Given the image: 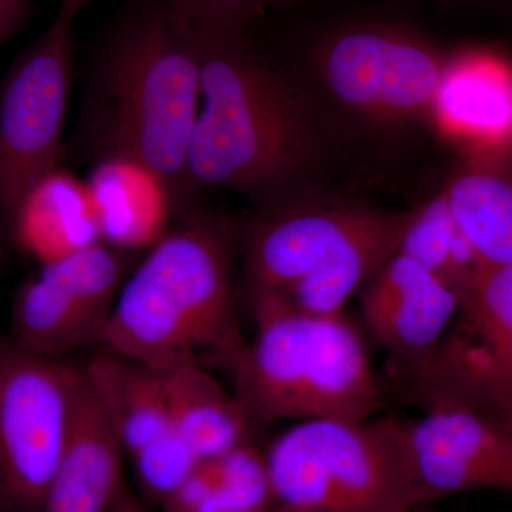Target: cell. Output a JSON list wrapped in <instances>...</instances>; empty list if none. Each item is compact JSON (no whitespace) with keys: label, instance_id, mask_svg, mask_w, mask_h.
<instances>
[{"label":"cell","instance_id":"1","mask_svg":"<svg viewBox=\"0 0 512 512\" xmlns=\"http://www.w3.org/2000/svg\"><path fill=\"white\" fill-rule=\"evenodd\" d=\"M192 28L202 106L185 171L190 197L231 191L255 207L320 190L336 140L298 73L247 35Z\"/></svg>","mask_w":512,"mask_h":512},{"label":"cell","instance_id":"2","mask_svg":"<svg viewBox=\"0 0 512 512\" xmlns=\"http://www.w3.org/2000/svg\"><path fill=\"white\" fill-rule=\"evenodd\" d=\"M201 103L197 36L171 0H140L104 39L86 77L76 150L150 175L181 212Z\"/></svg>","mask_w":512,"mask_h":512},{"label":"cell","instance_id":"3","mask_svg":"<svg viewBox=\"0 0 512 512\" xmlns=\"http://www.w3.org/2000/svg\"><path fill=\"white\" fill-rule=\"evenodd\" d=\"M237 227L192 205L121 286L103 345L153 369L231 372L248 340L235 281Z\"/></svg>","mask_w":512,"mask_h":512},{"label":"cell","instance_id":"4","mask_svg":"<svg viewBox=\"0 0 512 512\" xmlns=\"http://www.w3.org/2000/svg\"><path fill=\"white\" fill-rule=\"evenodd\" d=\"M410 217L320 190L255 205L235 222L249 308L342 313L396 254Z\"/></svg>","mask_w":512,"mask_h":512},{"label":"cell","instance_id":"5","mask_svg":"<svg viewBox=\"0 0 512 512\" xmlns=\"http://www.w3.org/2000/svg\"><path fill=\"white\" fill-rule=\"evenodd\" d=\"M256 333L234 369V396L255 436L284 419H372L384 402L359 330L342 313L252 306Z\"/></svg>","mask_w":512,"mask_h":512},{"label":"cell","instance_id":"6","mask_svg":"<svg viewBox=\"0 0 512 512\" xmlns=\"http://www.w3.org/2000/svg\"><path fill=\"white\" fill-rule=\"evenodd\" d=\"M448 59L419 33L345 23L309 50L301 77L335 140L393 141L433 120Z\"/></svg>","mask_w":512,"mask_h":512},{"label":"cell","instance_id":"7","mask_svg":"<svg viewBox=\"0 0 512 512\" xmlns=\"http://www.w3.org/2000/svg\"><path fill=\"white\" fill-rule=\"evenodd\" d=\"M272 512H412L420 505L410 423L305 420L265 451Z\"/></svg>","mask_w":512,"mask_h":512},{"label":"cell","instance_id":"8","mask_svg":"<svg viewBox=\"0 0 512 512\" xmlns=\"http://www.w3.org/2000/svg\"><path fill=\"white\" fill-rule=\"evenodd\" d=\"M83 370L0 336V512H42Z\"/></svg>","mask_w":512,"mask_h":512},{"label":"cell","instance_id":"9","mask_svg":"<svg viewBox=\"0 0 512 512\" xmlns=\"http://www.w3.org/2000/svg\"><path fill=\"white\" fill-rule=\"evenodd\" d=\"M73 56V23L56 18L0 82V228L6 234L26 198L66 156Z\"/></svg>","mask_w":512,"mask_h":512},{"label":"cell","instance_id":"10","mask_svg":"<svg viewBox=\"0 0 512 512\" xmlns=\"http://www.w3.org/2000/svg\"><path fill=\"white\" fill-rule=\"evenodd\" d=\"M394 389L423 406L458 399L491 410L512 400V266H485L436 350L393 370Z\"/></svg>","mask_w":512,"mask_h":512},{"label":"cell","instance_id":"11","mask_svg":"<svg viewBox=\"0 0 512 512\" xmlns=\"http://www.w3.org/2000/svg\"><path fill=\"white\" fill-rule=\"evenodd\" d=\"M126 268V251L104 239L40 265L13 299L9 338L49 357L99 348Z\"/></svg>","mask_w":512,"mask_h":512},{"label":"cell","instance_id":"12","mask_svg":"<svg viewBox=\"0 0 512 512\" xmlns=\"http://www.w3.org/2000/svg\"><path fill=\"white\" fill-rule=\"evenodd\" d=\"M410 423L420 505L447 495L512 494V430L494 413L458 399L423 404Z\"/></svg>","mask_w":512,"mask_h":512},{"label":"cell","instance_id":"13","mask_svg":"<svg viewBox=\"0 0 512 512\" xmlns=\"http://www.w3.org/2000/svg\"><path fill=\"white\" fill-rule=\"evenodd\" d=\"M359 301L367 328L392 356L393 370L427 359L460 309L456 293L400 252L359 289Z\"/></svg>","mask_w":512,"mask_h":512},{"label":"cell","instance_id":"14","mask_svg":"<svg viewBox=\"0 0 512 512\" xmlns=\"http://www.w3.org/2000/svg\"><path fill=\"white\" fill-rule=\"evenodd\" d=\"M124 448L83 370L69 436L42 512H107L126 484Z\"/></svg>","mask_w":512,"mask_h":512},{"label":"cell","instance_id":"15","mask_svg":"<svg viewBox=\"0 0 512 512\" xmlns=\"http://www.w3.org/2000/svg\"><path fill=\"white\" fill-rule=\"evenodd\" d=\"M84 369L128 456L174 430L161 370L104 345Z\"/></svg>","mask_w":512,"mask_h":512},{"label":"cell","instance_id":"16","mask_svg":"<svg viewBox=\"0 0 512 512\" xmlns=\"http://www.w3.org/2000/svg\"><path fill=\"white\" fill-rule=\"evenodd\" d=\"M163 373L174 430L198 460H210L255 441L237 397L222 387L211 370L178 367Z\"/></svg>","mask_w":512,"mask_h":512},{"label":"cell","instance_id":"17","mask_svg":"<svg viewBox=\"0 0 512 512\" xmlns=\"http://www.w3.org/2000/svg\"><path fill=\"white\" fill-rule=\"evenodd\" d=\"M441 194L484 265L512 266V173L470 165Z\"/></svg>","mask_w":512,"mask_h":512},{"label":"cell","instance_id":"18","mask_svg":"<svg viewBox=\"0 0 512 512\" xmlns=\"http://www.w3.org/2000/svg\"><path fill=\"white\" fill-rule=\"evenodd\" d=\"M433 121L454 136L500 137L512 131V80L476 60H450L433 109Z\"/></svg>","mask_w":512,"mask_h":512},{"label":"cell","instance_id":"19","mask_svg":"<svg viewBox=\"0 0 512 512\" xmlns=\"http://www.w3.org/2000/svg\"><path fill=\"white\" fill-rule=\"evenodd\" d=\"M59 171L37 185L19 208L8 237L40 265L101 241L99 220L76 208V194Z\"/></svg>","mask_w":512,"mask_h":512},{"label":"cell","instance_id":"20","mask_svg":"<svg viewBox=\"0 0 512 512\" xmlns=\"http://www.w3.org/2000/svg\"><path fill=\"white\" fill-rule=\"evenodd\" d=\"M164 508L174 512L272 511L265 451L252 441L200 461Z\"/></svg>","mask_w":512,"mask_h":512},{"label":"cell","instance_id":"21","mask_svg":"<svg viewBox=\"0 0 512 512\" xmlns=\"http://www.w3.org/2000/svg\"><path fill=\"white\" fill-rule=\"evenodd\" d=\"M397 252L424 266L456 293L460 303L487 266L458 225L441 192L412 211Z\"/></svg>","mask_w":512,"mask_h":512},{"label":"cell","instance_id":"22","mask_svg":"<svg viewBox=\"0 0 512 512\" xmlns=\"http://www.w3.org/2000/svg\"><path fill=\"white\" fill-rule=\"evenodd\" d=\"M130 458L141 490L163 507L200 463L187 441L175 430L168 431Z\"/></svg>","mask_w":512,"mask_h":512},{"label":"cell","instance_id":"23","mask_svg":"<svg viewBox=\"0 0 512 512\" xmlns=\"http://www.w3.org/2000/svg\"><path fill=\"white\" fill-rule=\"evenodd\" d=\"M289 2L292 0H185L180 5L173 3L192 25L247 35L252 23L266 10Z\"/></svg>","mask_w":512,"mask_h":512},{"label":"cell","instance_id":"24","mask_svg":"<svg viewBox=\"0 0 512 512\" xmlns=\"http://www.w3.org/2000/svg\"><path fill=\"white\" fill-rule=\"evenodd\" d=\"M33 15L35 5L32 0H0V45L18 35Z\"/></svg>","mask_w":512,"mask_h":512},{"label":"cell","instance_id":"25","mask_svg":"<svg viewBox=\"0 0 512 512\" xmlns=\"http://www.w3.org/2000/svg\"><path fill=\"white\" fill-rule=\"evenodd\" d=\"M107 512H147V508L126 483Z\"/></svg>","mask_w":512,"mask_h":512},{"label":"cell","instance_id":"26","mask_svg":"<svg viewBox=\"0 0 512 512\" xmlns=\"http://www.w3.org/2000/svg\"><path fill=\"white\" fill-rule=\"evenodd\" d=\"M92 2L94 0H60L59 12H57L56 18L73 23L74 19Z\"/></svg>","mask_w":512,"mask_h":512},{"label":"cell","instance_id":"27","mask_svg":"<svg viewBox=\"0 0 512 512\" xmlns=\"http://www.w3.org/2000/svg\"><path fill=\"white\" fill-rule=\"evenodd\" d=\"M488 412L494 413L498 419L503 420L512 430V400L500 404V406L494 407V409L488 410Z\"/></svg>","mask_w":512,"mask_h":512},{"label":"cell","instance_id":"28","mask_svg":"<svg viewBox=\"0 0 512 512\" xmlns=\"http://www.w3.org/2000/svg\"><path fill=\"white\" fill-rule=\"evenodd\" d=\"M242 512H272L271 510H251V511H242Z\"/></svg>","mask_w":512,"mask_h":512},{"label":"cell","instance_id":"29","mask_svg":"<svg viewBox=\"0 0 512 512\" xmlns=\"http://www.w3.org/2000/svg\"><path fill=\"white\" fill-rule=\"evenodd\" d=\"M174 3H177V5H180V3H184L185 0H173Z\"/></svg>","mask_w":512,"mask_h":512},{"label":"cell","instance_id":"30","mask_svg":"<svg viewBox=\"0 0 512 512\" xmlns=\"http://www.w3.org/2000/svg\"><path fill=\"white\" fill-rule=\"evenodd\" d=\"M163 512H174V511L165 510V508H164Z\"/></svg>","mask_w":512,"mask_h":512}]
</instances>
